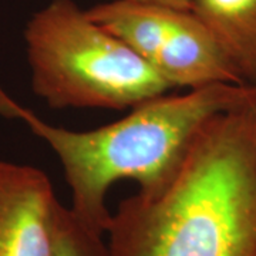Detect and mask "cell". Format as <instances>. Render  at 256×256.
<instances>
[{
    "instance_id": "cell-1",
    "label": "cell",
    "mask_w": 256,
    "mask_h": 256,
    "mask_svg": "<svg viewBox=\"0 0 256 256\" xmlns=\"http://www.w3.org/2000/svg\"><path fill=\"white\" fill-rule=\"evenodd\" d=\"M106 234L108 256H256V102L210 118Z\"/></svg>"
},
{
    "instance_id": "cell-2",
    "label": "cell",
    "mask_w": 256,
    "mask_h": 256,
    "mask_svg": "<svg viewBox=\"0 0 256 256\" xmlns=\"http://www.w3.org/2000/svg\"><path fill=\"white\" fill-rule=\"evenodd\" d=\"M256 102V86L218 82L182 96H160L131 108L124 118L94 130L56 127L0 88V114L23 121L56 152L72 192L70 210L104 235L111 212V186L134 180L140 190L156 186L182 158L202 127L220 112Z\"/></svg>"
},
{
    "instance_id": "cell-3",
    "label": "cell",
    "mask_w": 256,
    "mask_h": 256,
    "mask_svg": "<svg viewBox=\"0 0 256 256\" xmlns=\"http://www.w3.org/2000/svg\"><path fill=\"white\" fill-rule=\"evenodd\" d=\"M32 88L56 110L134 108L171 86L73 0H52L24 28Z\"/></svg>"
},
{
    "instance_id": "cell-4",
    "label": "cell",
    "mask_w": 256,
    "mask_h": 256,
    "mask_svg": "<svg viewBox=\"0 0 256 256\" xmlns=\"http://www.w3.org/2000/svg\"><path fill=\"white\" fill-rule=\"evenodd\" d=\"M87 13L131 47L171 88L245 84L191 9L111 0L94 4Z\"/></svg>"
},
{
    "instance_id": "cell-5",
    "label": "cell",
    "mask_w": 256,
    "mask_h": 256,
    "mask_svg": "<svg viewBox=\"0 0 256 256\" xmlns=\"http://www.w3.org/2000/svg\"><path fill=\"white\" fill-rule=\"evenodd\" d=\"M60 205L46 172L0 161V256H54Z\"/></svg>"
},
{
    "instance_id": "cell-6",
    "label": "cell",
    "mask_w": 256,
    "mask_h": 256,
    "mask_svg": "<svg viewBox=\"0 0 256 256\" xmlns=\"http://www.w3.org/2000/svg\"><path fill=\"white\" fill-rule=\"evenodd\" d=\"M191 10L242 82L256 86V0H192Z\"/></svg>"
},
{
    "instance_id": "cell-7",
    "label": "cell",
    "mask_w": 256,
    "mask_h": 256,
    "mask_svg": "<svg viewBox=\"0 0 256 256\" xmlns=\"http://www.w3.org/2000/svg\"><path fill=\"white\" fill-rule=\"evenodd\" d=\"M102 236L87 228L70 206L60 205L54 256H108Z\"/></svg>"
},
{
    "instance_id": "cell-8",
    "label": "cell",
    "mask_w": 256,
    "mask_h": 256,
    "mask_svg": "<svg viewBox=\"0 0 256 256\" xmlns=\"http://www.w3.org/2000/svg\"><path fill=\"white\" fill-rule=\"evenodd\" d=\"M136 3H144V4H156V6H166V8H175V9H191L192 0H128Z\"/></svg>"
}]
</instances>
